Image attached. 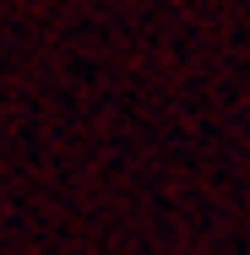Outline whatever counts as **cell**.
I'll return each mask as SVG.
<instances>
[]
</instances>
